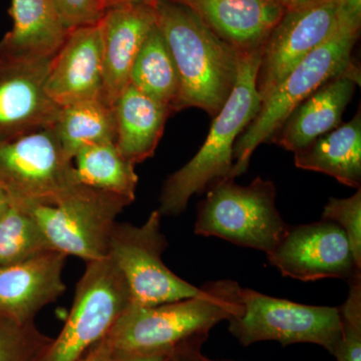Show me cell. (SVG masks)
<instances>
[{"label": "cell", "instance_id": "6da1fadb", "mask_svg": "<svg viewBox=\"0 0 361 361\" xmlns=\"http://www.w3.org/2000/svg\"><path fill=\"white\" fill-rule=\"evenodd\" d=\"M154 6L179 75L175 113L198 108L214 118L236 85L240 52L189 7L173 0H156Z\"/></svg>", "mask_w": 361, "mask_h": 361}, {"label": "cell", "instance_id": "7a4b0ae2", "mask_svg": "<svg viewBox=\"0 0 361 361\" xmlns=\"http://www.w3.org/2000/svg\"><path fill=\"white\" fill-rule=\"evenodd\" d=\"M243 310L242 287L233 280L207 282L200 294L182 300L142 306L130 303L104 338L122 353L172 351L192 337Z\"/></svg>", "mask_w": 361, "mask_h": 361}, {"label": "cell", "instance_id": "3957f363", "mask_svg": "<svg viewBox=\"0 0 361 361\" xmlns=\"http://www.w3.org/2000/svg\"><path fill=\"white\" fill-rule=\"evenodd\" d=\"M262 49L240 52L236 85L224 106L214 116L205 142L186 165L164 183L157 209L161 217L180 216L194 195L206 192L220 180L233 179L235 142L257 116L262 104L256 87Z\"/></svg>", "mask_w": 361, "mask_h": 361}, {"label": "cell", "instance_id": "277c9868", "mask_svg": "<svg viewBox=\"0 0 361 361\" xmlns=\"http://www.w3.org/2000/svg\"><path fill=\"white\" fill-rule=\"evenodd\" d=\"M360 30V23H353L343 14V20L336 32L305 56L278 85L269 99L261 104L257 116L235 142L233 179L247 172L251 157L259 145L270 141L301 102L325 82L355 66L351 54Z\"/></svg>", "mask_w": 361, "mask_h": 361}, {"label": "cell", "instance_id": "5b68a950", "mask_svg": "<svg viewBox=\"0 0 361 361\" xmlns=\"http://www.w3.org/2000/svg\"><path fill=\"white\" fill-rule=\"evenodd\" d=\"M234 180H220L207 190L198 205L195 234L269 253L288 228L277 209L276 186L260 177L247 186Z\"/></svg>", "mask_w": 361, "mask_h": 361}, {"label": "cell", "instance_id": "8992f818", "mask_svg": "<svg viewBox=\"0 0 361 361\" xmlns=\"http://www.w3.org/2000/svg\"><path fill=\"white\" fill-rule=\"evenodd\" d=\"M13 204L30 214L54 250L87 263L108 257L116 217L132 202L78 183L54 205Z\"/></svg>", "mask_w": 361, "mask_h": 361}, {"label": "cell", "instance_id": "52a82bcc", "mask_svg": "<svg viewBox=\"0 0 361 361\" xmlns=\"http://www.w3.org/2000/svg\"><path fill=\"white\" fill-rule=\"evenodd\" d=\"M132 303L128 285L110 257L87 262L68 319L39 361H77L103 339Z\"/></svg>", "mask_w": 361, "mask_h": 361}, {"label": "cell", "instance_id": "ba28073f", "mask_svg": "<svg viewBox=\"0 0 361 361\" xmlns=\"http://www.w3.org/2000/svg\"><path fill=\"white\" fill-rule=\"evenodd\" d=\"M242 312L228 320L230 334L241 345L312 343L334 355L341 336L339 307L292 302L249 288H242Z\"/></svg>", "mask_w": 361, "mask_h": 361}, {"label": "cell", "instance_id": "9c48e42d", "mask_svg": "<svg viewBox=\"0 0 361 361\" xmlns=\"http://www.w3.org/2000/svg\"><path fill=\"white\" fill-rule=\"evenodd\" d=\"M158 210L141 226L116 222L108 256L120 270L129 288L132 303L142 306L182 300L200 294L196 287L169 269L161 255L168 240L161 228Z\"/></svg>", "mask_w": 361, "mask_h": 361}, {"label": "cell", "instance_id": "30bf717a", "mask_svg": "<svg viewBox=\"0 0 361 361\" xmlns=\"http://www.w3.org/2000/svg\"><path fill=\"white\" fill-rule=\"evenodd\" d=\"M78 183L54 126L0 140V185L13 203L54 205Z\"/></svg>", "mask_w": 361, "mask_h": 361}, {"label": "cell", "instance_id": "8fae6325", "mask_svg": "<svg viewBox=\"0 0 361 361\" xmlns=\"http://www.w3.org/2000/svg\"><path fill=\"white\" fill-rule=\"evenodd\" d=\"M342 20L339 0H319L286 9L263 45L256 80L261 103L269 99L305 56L336 32Z\"/></svg>", "mask_w": 361, "mask_h": 361}, {"label": "cell", "instance_id": "7c38bea8", "mask_svg": "<svg viewBox=\"0 0 361 361\" xmlns=\"http://www.w3.org/2000/svg\"><path fill=\"white\" fill-rule=\"evenodd\" d=\"M266 256L283 276L303 282L325 278L348 282L361 274L345 233L329 220L288 225L283 237Z\"/></svg>", "mask_w": 361, "mask_h": 361}, {"label": "cell", "instance_id": "4fadbf2b", "mask_svg": "<svg viewBox=\"0 0 361 361\" xmlns=\"http://www.w3.org/2000/svg\"><path fill=\"white\" fill-rule=\"evenodd\" d=\"M51 61L0 51V140L56 123L61 108L45 90Z\"/></svg>", "mask_w": 361, "mask_h": 361}, {"label": "cell", "instance_id": "5bb4252c", "mask_svg": "<svg viewBox=\"0 0 361 361\" xmlns=\"http://www.w3.org/2000/svg\"><path fill=\"white\" fill-rule=\"evenodd\" d=\"M104 59L101 25L80 26L66 33L49 63L45 90L59 108L103 99Z\"/></svg>", "mask_w": 361, "mask_h": 361}, {"label": "cell", "instance_id": "9a60e30c", "mask_svg": "<svg viewBox=\"0 0 361 361\" xmlns=\"http://www.w3.org/2000/svg\"><path fill=\"white\" fill-rule=\"evenodd\" d=\"M154 4H118L110 7L99 20L103 39V101L111 108L129 85L135 59L157 25Z\"/></svg>", "mask_w": 361, "mask_h": 361}, {"label": "cell", "instance_id": "2e32d148", "mask_svg": "<svg viewBox=\"0 0 361 361\" xmlns=\"http://www.w3.org/2000/svg\"><path fill=\"white\" fill-rule=\"evenodd\" d=\"M68 256L51 250L0 267V316L20 324L35 322L40 310L65 293Z\"/></svg>", "mask_w": 361, "mask_h": 361}, {"label": "cell", "instance_id": "e0dca14e", "mask_svg": "<svg viewBox=\"0 0 361 361\" xmlns=\"http://www.w3.org/2000/svg\"><path fill=\"white\" fill-rule=\"evenodd\" d=\"M357 85H360V71L355 65L301 102L269 142L295 153L320 135L336 129L342 123V115Z\"/></svg>", "mask_w": 361, "mask_h": 361}, {"label": "cell", "instance_id": "ac0fdd59", "mask_svg": "<svg viewBox=\"0 0 361 361\" xmlns=\"http://www.w3.org/2000/svg\"><path fill=\"white\" fill-rule=\"evenodd\" d=\"M189 7L239 52L264 45L286 8L276 0H173Z\"/></svg>", "mask_w": 361, "mask_h": 361}, {"label": "cell", "instance_id": "d6986e66", "mask_svg": "<svg viewBox=\"0 0 361 361\" xmlns=\"http://www.w3.org/2000/svg\"><path fill=\"white\" fill-rule=\"evenodd\" d=\"M116 146L130 163L137 165L155 155L166 123L172 115L134 85L129 84L114 106Z\"/></svg>", "mask_w": 361, "mask_h": 361}, {"label": "cell", "instance_id": "ffe728a7", "mask_svg": "<svg viewBox=\"0 0 361 361\" xmlns=\"http://www.w3.org/2000/svg\"><path fill=\"white\" fill-rule=\"evenodd\" d=\"M13 25L0 40V51L33 59L54 58L68 30L52 0H13Z\"/></svg>", "mask_w": 361, "mask_h": 361}, {"label": "cell", "instance_id": "44dd1931", "mask_svg": "<svg viewBox=\"0 0 361 361\" xmlns=\"http://www.w3.org/2000/svg\"><path fill=\"white\" fill-rule=\"evenodd\" d=\"M297 168L314 171L336 178L345 186L361 187L360 109L348 123H341L326 134L294 153Z\"/></svg>", "mask_w": 361, "mask_h": 361}, {"label": "cell", "instance_id": "7402d4cb", "mask_svg": "<svg viewBox=\"0 0 361 361\" xmlns=\"http://www.w3.org/2000/svg\"><path fill=\"white\" fill-rule=\"evenodd\" d=\"M130 84L149 99L175 113L179 94V75L167 42L154 26L135 59Z\"/></svg>", "mask_w": 361, "mask_h": 361}, {"label": "cell", "instance_id": "603a6c76", "mask_svg": "<svg viewBox=\"0 0 361 361\" xmlns=\"http://www.w3.org/2000/svg\"><path fill=\"white\" fill-rule=\"evenodd\" d=\"M78 182L130 202L135 199L139 177L134 164L125 158L115 142L85 147L73 157Z\"/></svg>", "mask_w": 361, "mask_h": 361}, {"label": "cell", "instance_id": "cb8c5ba5", "mask_svg": "<svg viewBox=\"0 0 361 361\" xmlns=\"http://www.w3.org/2000/svg\"><path fill=\"white\" fill-rule=\"evenodd\" d=\"M54 128L63 151L73 161L85 147L116 142L114 108L101 99L63 106Z\"/></svg>", "mask_w": 361, "mask_h": 361}, {"label": "cell", "instance_id": "d4e9b609", "mask_svg": "<svg viewBox=\"0 0 361 361\" xmlns=\"http://www.w3.org/2000/svg\"><path fill=\"white\" fill-rule=\"evenodd\" d=\"M54 250L30 214L13 205L0 220V267Z\"/></svg>", "mask_w": 361, "mask_h": 361}, {"label": "cell", "instance_id": "484cf974", "mask_svg": "<svg viewBox=\"0 0 361 361\" xmlns=\"http://www.w3.org/2000/svg\"><path fill=\"white\" fill-rule=\"evenodd\" d=\"M51 341L35 322L20 324L0 316V361H39Z\"/></svg>", "mask_w": 361, "mask_h": 361}, {"label": "cell", "instance_id": "4316f807", "mask_svg": "<svg viewBox=\"0 0 361 361\" xmlns=\"http://www.w3.org/2000/svg\"><path fill=\"white\" fill-rule=\"evenodd\" d=\"M348 283V298L339 307L341 336L334 356L337 361H361V274Z\"/></svg>", "mask_w": 361, "mask_h": 361}, {"label": "cell", "instance_id": "83f0119b", "mask_svg": "<svg viewBox=\"0 0 361 361\" xmlns=\"http://www.w3.org/2000/svg\"><path fill=\"white\" fill-rule=\"evenodd\" d=\"M322 219L336 223L345 233L356 265L361 268V189L348 198H330Z\"/></svg>", "mask_w": 361, "mask_h": 361}, {"label": "cell", "instance_id": "f1b7e54d", "mask_svg": "<svg viewBox=\"0 0 361 361\" xmlns=\"http://www.w3.org/2000/svg\"><path fill=\"white\" fill-rule=\"evenodd\" d=\"M59 18L68 30L96 25L103 18L104 0H52Z\"/></svg>", "mask_w": 361, "mask_h": 361}, {"label": "cell", "instance_id": "f546056e", "mask_svg": "<svg viewBox=\"0 0 361 361\" xmlns=\"http://www.w3.org/2000/svg\"><path fill=\"white\" fill-rule=\"evenodd\" d=\"M208 336V334H201L182 342L174 349L167 361H196Z\"/></svg>", "mask_w": 361, "mask_h": 361}, {"label": "cell", "instance_id": "4dcf8cb0", "mask_svg": "<svg viewBox=\"0 0 361 361\" xmlns=\"http://www.w3.org/2000/svg\"><path fill=\"white\" fill-rule=\"evenodd\" d=\"M172 351H158L149 353H122L111 350L108 361H167Z\"/></svg>", "mask_w": 361, "mask_h": 361}, {"label": "cell", "instance_id": "1f68e13d", "mask_svg": "<svg viewBox=\"0 0 361 361\" xmlns=\"http://www.w3.org/2000/svg\"><path fill=\"white\" fill-rule=\"evenodd\" d=\"M111 355V348L106 338L101 339L77 361H108Z\"/></svg>", "mask_w": 361, "mask_h": 361}, {"label": "cell", "instance_id": "d6a6232c", "mask_svg": "<svg viewBox=\"0 0 361 361\" xmlns=\"http://www.w3.org/2000/svg\"><path fill=\"white\" fill-rule=\"evenodd\" d=\"M344 16L353 23H361V0H339Z\"/></svg>", "mask_w": 361, "mask_h": 361}, {"label": "cell", "instance_id": "836d02e7", "mask_svg": "<svg viewBox=\"0 0 361 361\" xmlns=\"http://www.w3.org/2000/svg\"><path fill=\"white\" fill-rule=\"evenodd\" d=\"M13 206L11 197L4 187L0 186V220L2 219L7 211Z\"/></svg>", "mask_w": 361, "mask_h": 361}, {"label": "cell", "instance_id": "e575fe53", "mask_svg": "<svg viewBox=\"0 0 361 361\" xmlns=\"http://www.w3.org/2000/svg\"><path fill=\"white\" fill-rule=\"evenodd\" d=\"M281 4L286 9L297 8L307 6V4H313V2L319 1V0H276Z\"/></svg>", "mask_w": 361, "mask_h": 361}, {"label": "cell", "instance_id": "d590c367", "mask_svg": "<svg viewBox=\"0 0 361 361\" xmlns=\"http://www.w3.org/2000/svg\"><path fill=\"white\" fill-rule=\"evenodd\" d=\"M155 1L156 0H104V4H106V11H108L110 7L118 6V4H132V2H146V4H154Z\"/></svg>", "mask_w": 361, "mask_h": 361}, {"label": "cell", "instance_id": "8d00e7d4", "mask_svg": "<svg viewBox=\"0 0 361 361\" xmlns=\"http://www.w3.org/2000/svg\"><path fill=\"white\" fill-rule=\"evenodd\" d=\"M196 361H235V360H211V358L207 357V356L203 355V353H202V351L200 353H199L198 356H197V360Z\"/></svg>", "mask_w": 361, "mask_h": 361}, {"label": "cell", "instance_id": "74e56055", "mask_svg": "<svg viewBox=\"0 0 361 361\" xmlns=\"http://www.w3.org/2000/svg\"><path fill=\"white\" fill-rule=\"evenodd\" d=\"M0 186H1V185H0ZM2 187V186H1Z\"/></svg>", "mask_w": 361, "mask_h": 361}]
</instances>
